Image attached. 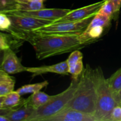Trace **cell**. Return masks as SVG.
Returning a JSON list of instances; mask_svg holds the SVG:
<instances>
[{
  "mask_svg": "<svg viewBox=\"0 0 121 121\" xmlns=\"http://www.w3.org/2000/svg\"><path fill=\"white\" fill-rule=\"evenodd\" d=\"M7 31L15 39L29 43L38 60L72 52L90 45L83 41L80 34H42L13 29Z\"/></svg>",
  "mask_w": 121,
  "mask_h": 121,
  "instance_id": "obj_1",
  "label": "cell"
},
{
  "mask_svg": "<svg viewBox=\"0 0 121 121\" xmlns=\"http://www.w3.org/2000/svg\"><path fill=\"white\" fill-rule=\"evenodd\" d=\"M48 85V82L47 80L40 83H36L34 84H28V85H24L22 87H20L17 90V92L20 95L28 94V93H34L40 91L43 88L46 87Z\"/></svg>",
  "mask_w": 121,
  "mask_h": 121,
  "instance_id": "obj_17",
  "label": "cell"
},
{
  "mask_svg": "<svg viewBox=\"0 0 121 121\" xmlns=\"http://www.w3.org/2000/svg\"><path fill=\"white\" fill-rule=\"evenodd\" d=\"M111 19L112 18L111 17L98 13L93 17V19L86 29H89L92 27H96V26H101L104 27H108L111 23Z\"/></svg>",
  "mask_w": 121,
  "mask_h": 121,
  "instance_id": "obj_19",
  "label": "cell"
},
{
  "mask_svg": "<svg viewBox=\"0 0 121 121\" xmlns=\"http://www.w3.org/2000/svg\"><path fill=\"white\" fill-rule=\"evenodd\" d=\"M96 88V106L94 113L97 121H108L111 113L118 106L101 67L94 69Z\"/></svg>",
  "mask_w": 121,
  "mask_h": 121,
  "instance_id": "obj_3",
  "label": "cell"
},
{
  "mask_svg": "<svg viewBox=\"0 0 121 121\" xmlns=\"http://www.w3.org/2000/svg\"><path fill=\"white\" fill-rule=\"evenodd\" d=\"M45 121H97L95 117L70 108L64 109Z\"/></svg>",
  "mask_w": 121,
  "mask_h": 121,
  "instance_id": "obj_10",
  "label": "cell"
},
{
  "mask_svg": "<svg viewBox=\"0 0 121 121\" xmlns=\"http://www.w3.org/2000/svg\"><path fill=\"white\" fill-rule=\"evenodd\" d=\"M99 14L106 15V16L111 17V18L113 17L114 15L117 14L115 8V6L111 0H108L104 2V4L102 5L99 10L98 12Z\"/></svg>",
  "mask_w": 121,
  "mask_h": 121,
  "instance_id": "obj_20",
  "label": "cell"
},
{
  "mask_svg": "<svg viewBox=\"0 0 121 121\" xmlns=\"http://www.w3.org/2000/svg\"><path fill=\"white\" fill-rule=\"evenodd\" d=\"M96 98L94 69L87 64L79 77L74 96L65 109H73L94 116Z\"/></svg>",
  "mask_w": 121,
  "mask_h": 121,
  "instance_id": "obj_2",
  "label": "cell"
},
{
  "mask_svg": "<svg viewBox=\"0 0 121 121\" xmlns=\"http://www.w3.org/2000/svg\"><path fill=\"white\" fill-rule=\"evenodd\" d=\"M1 69L9 74H16L26 71L27 67L22 66L15 52L11 48H8L4 51Z\"/></svg>",
  "mask_w": 121,
  "mask_h": 121,
  "instance_id": "obj_9",
  "label": "cell"
},
{
  "mask_svg": "<svg viewBox=\"0 0 121 121\" xmlns=\"http://www.w3.org/2000/svg\"><path fill=\"white\" fill-rule=\"evenodd\" d=\"M17 0H0V13H6L13 11Z\"/></svg>",
  "mask_w": 121,
  "mask_h": 121,
  "instance_id": "obj_24",
  "label": "cell"
},
{
  "mask_svg": "<svg viewBox=\"0 0 121 121\" xmlns=\"http://www.w3.org/2000/svg\"><path fill=\"white\" fill-rule=\"evenodd\" d=\"M0 121H9V119L3 115H0Z\"/></svg>",
  "mask_w": 121,
  "mask_h": 121,
  "instance_id": "obj_29",
  "label": "cell"
},
{
  "mask_svg": "<svg viewBox=\"0 0 121 121\" xmlns=\"http://www.w3.org/2000/svg\"><path fill=\"white\" fill-rule=\"evenodd\" d=\"M26 99H21L17 91H13L4 96H0V109H14L24 105Z\"/></svg>",
  "mask_w": 121,
  "mask_h": 121,
  "instance_id": "obj_13",
  "label": "cell"
},
{
  "mask_svg": "<svg viewBox=\"0 0 121 121\" xmlns=\"http://www.w3.org/2000/svg\"><path fill=\"white\" fill-rule=\"evenodd\" d=\"M42 1L41 0H17V1Z\"/></svg>",
  "mask_w": 121,
  "mask_h": 121,
  "instance_id": "obj_30",
  "label": "cell"
},
{
  "mask_svg": "<svg viewBox=\"0 0 121 121\" xmlns=\"http://www.w3.org/2000/svg\"><path fill=\"white\" fill-rule=\"evenodd\" d=\"M10 74L0 70V96H4L14 90L15 81Z\"/></svg>",
  "mask_w": 121,
  "mask_h": 121,
  "instance_id": "obj_15",
  "label": "cell"
},
{
  "mask_svg": "<svg viewBox=\"0 0 121 121\" xmlns=\"http://www.w3.org/2000/svg\"><path fill=\"white\" fill-rule=\"evenodd\" d=\"M26 71L31 73L33 78L47 73H53L59 74H69V73L67 60L50 66L27 67Z\"/></svg>",
  "mask_w": 121,
  "mask_h": 121,
  "instance_id": "obj_12",
  "label": "cell"
},
{
  "mask_svg": "<svg viewBox=\"0 0 121 121\" xmlns=\"http://www.w3.org/2000/svg\"><path fill=\"white\" fill-rule=\"evenodd\" d=\"M13 40L11 39L10 35L1 32L0 34V49L1 51L11 48Z\"/></svg>",
  "mask_w": 121,
  "mask_h": 121,
  "instance_id": "obj_23",
  "label": "cell"
},
{
  "mask_svg": "<svg viewBox=\"0 0 121 121\" xmlns=\"http://www.w3.org/2000/svg\"><path fill=\"white\" fill-rule=\"evenodd\" d=\"M108 121H121V106H117L113 109Z\"/></svg>",
  "mask_w": 121,
  "mask_h": 121,
  "instance_id": "obj_26",
  "label": "cell"
},
{
  "mask_svg": "<svg viewBox=\"0 0 121 121\" xmlns=\"http://www.w3.org/2000/svg\"><path fill=\"white\" fill-rule=\"evenodd\" d=\"M34 109L27 106L26 102L24 105L14 109H0V115L9 119V121H28Z\"/></svg>",
  "mask_w": 121,
  "mask_h": 121,
  "instance_id": "obj_11",
  "label": "cell"
},
{
  "mask_svg": "<svg viewBox=\"0 0 121 121\" xmlns=\"http://www.w3.org/2000/svg\"><path fill=\"white\" fill-rule=\"evenodd\" d=\"M107 81L115 96L121 90V68L115 72L109 78L107 79Z\"/></svg>",
  "mask_w": 121,
  "mask_h": 121,
  "instance_id": "obj_18",
  "label": "cell"
},
{
  "mask_svg": "<svg viewBox=\"0 0 121 121\" xmlns=\"http://www.w3.org/2000/svg\"><path fill=\"white\" fill-rule=\"evenodd\" d=\"M115 6L116 13H119L121 8V0H111Z\"/></svg>",
  "mask_w": 121,
  "mask_h": 121,
  "instance_id": "obj_27",
  "label": "cell"
},
{
  "mask_svg": "<svg viewBox=\"0 0 121 121\" xmlns=\"http://www.w3.org/2000/svg\"><path fill=\"white\" fill-rule=\"evenodd\" d=\"M7 15L10 18L12 22V26L9 28V29L21 31L30 32L34 30L50 24L53 22V21L51 20L37 18L25 16V15H16V14H7Z\"/></svg>",
  "mask_w": 121,
  "mask_h": 121,
  "instance_id": "obj_6",
  "label": "cell"
},
{
  "mask_svg": "<svg viewBox=\"0 0 121 121\" xmlns=\"http://www.w3.org/2000/svg\"><path fill=\"white\" fill-rule=\"evenodd\" d=\"M12 26L10 18L5 13H0V29L2 31H7Z\"/></svg>",
  "mask_w": 121,
  "mask_h": 121,
  "instance_id": "obj_25",
  "label": "cell"
},
{
  "mask_svg": "<svg viewBox=\"0 0 121 121\" xmlns=\"http://www.w3.org/2000/svg\"><path fill=\"white\" fill-rule=\"evenodd\" d=\"M43 8H45L43 1H17L13 11H32L39 10Z\"/></svg>",
  "mask_w": 121,
  "mask_h": 121,
  "instance_id": "obj_16",
  "label": "cell"
},
{
  "mask_svg": "<svg viewBox=\"0 0 121 121\" xmlns=\"http://www.w3.org/2000/svg\"><path fill=\"white\" fill-rule=\"evenodd\" d=\"M41 1H45V0H41Z\"/></svg>",
  "mask_w": 121,
  "mask_h": 121,
  "instance_id": "obj_31",
  "label": "cell"
},
{
  "mask_svg": "<svg viewBox=\"0 0 121 121\" xmlns=\"http://www.w3.org/2000/svg\"><path fill=\"white\" fill-rule=\"evenodd\" d=\"M105 1H108V0H105Z\"/></svg>",
  "mask_w": 121,
  "mask_h": 121,
  "instance_id": "obj_32",
  "label": "cell"
},
{
  "mask_svg": "<svg viewBox=\"0 0 121 121\" xmlns=\"http://www.w3.org/2000/svg\"><path fill=\"white\" fill-rule=\"evenodd\" d=\"M78 82L79 79L72 80L69 86L65 91L53 96L47 104L35 109L28 121H45L63 110L74 96Z\"/></svg>",
  "mask_w": 121,
  "mask_h": 121,
  "instance_id": "obj_4",
  "label": "cell"
},
{
  "mask_svg": "<svg viewBox=\"0 0 121 121\" xmlns=\"http://www.w3.org/2000/svg\"><path fill=\"white\" fill-rule=\"evenodd\" d=\"M83 60V54L79 50H76L71 53L70 55L67 59L69 69L75 66L80 60Z\"/></svg>",
  "mask_w": 121,
  "mask_h": 121,
  "instance_id": "obj_21",
  "label": "cell"
},
{
  "mask_svg": "<svg viewBox=\"0 0 121 121\" xmlns=\"http://www.w3.org/2000/svg\"><path fill=\"white\" fill-rule=\"evenodd\" d=\"M83 69V60H80L75 66L69 69V72L72 76V80H78Z\"/></svg>",
  "mask_w": 121,
  "mask_h": 121,
  "instance_id": "obj_22",
  "label": "cell"
},
{
  "mask_svg": "<svg viewBox=\"0 0 121 121\" xmlns=\"http://www.w3.org/2000/svg\"><path fill=\"white\" fill-rule=\"evenodd\" d=\"M95 15L78 21H67L50 24L30 32L42 34H81L87 28Z\"/></svg>",
  "mask_w": 121,
  "mask_h": 121,
  "instance_id": "obj_5",
  "label": "cell"
},
{
  "mask_svg": "<svg viewBox=\"0 0 121 121\" xmlns=\"http://www.w3.org/2000/svg\"><path fill=\"white\" fill-rule=\"evenodd\" d=\"M70 11V9H61V8H43L39 10L32 11H11L5 14H16V15L32 17L37 18L51 20L53 22L55 20L66 15Z\"/></svg>",
  "mask_w": 121,
  "mask_h": 121,
  "instance_id": "obj_8",
  "label": "cell"
},
{
  "mask_svg": "<svg viewBox=\"0 0 121 121\" xmlns=\"http://www.w3.org/2000/svg\"><path fill=\"white\" fill-rule=\"evenodd\" d=\"M105 0L99 1L96 3L92 4L89 5L85 6L82 8L71 10L69 13L63 17L60 18L53 21L52 23L60 22H67V21H78L88 18L91 16L96 15L100 8Z\"/></svg>",
  "mask_w": 121,
  "mask_h": 121,
  "instance_id": "obj_7",
  "label": "cell"
},
{
  "mask_svg": "<svg viewBox=\"0 0 121 121\" xmlns=\"http://www.w3.org/2000/svg\"><path fill=\"white\" fill-rule=\"evenodd\" d=\"M52 97L53 96H50L44 92L39 91L33 93L29 98L26 99V104L27 106L37 109L47 104Z\"/></svg>",
  "mask_w": 121,
  "mask_h": 121,
  "instance_id": "obj_14",
  "label": "cell"
},
{
  "mask_svg": "<svg viewBox=\"0 0 121 121\" xmlns=\"http://www.w3.org/2000/svg\"><path fill=\"white\" fill-rule=\"evenodd\" d=\"M116 102L118 104V106H121V90L114 96Z\"/></svg>",
  "mask_w": 121,
  "mask_h": 121,
  "instance_id": "obj_28",
  "label": "cell"
}]
</instances>
